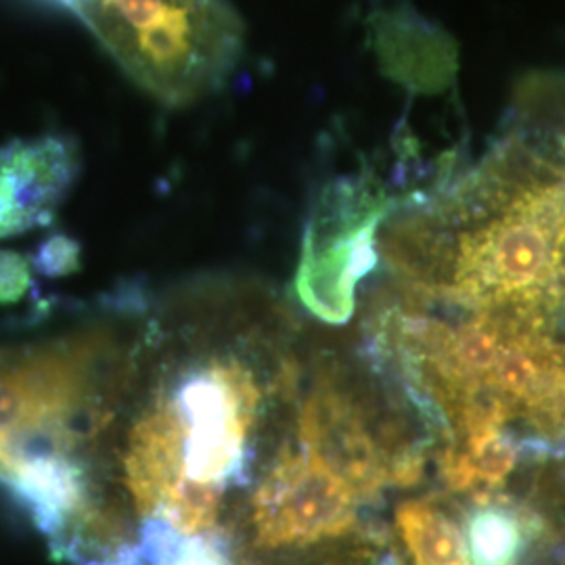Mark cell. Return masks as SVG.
Masks as SVG:
<instances>
[{
	"label": "cell",
	"mask_w": 565,
	"mask_h": 565,
	"mask_svg": "<svg viewBox=\"0 0 565 565\" xmlns=\"http://www.w3.org/2000/svg\"><path fill=\"white\" fill-rule=\"evenodd\" d=\"M32 268L18 252L0 249V303L20 302L32 287Z\"/></svg>",
	"instance_id": "cell-10"
},
{
	"label": "cell",
	"mask_w": 565,
	"mask_h": 565,
	"mask_svg": "<svg viewBox=\"0 0 565 565\" xmlns=\"http://www.w3.org/2000/svg\"><path fill=\"white\" fill-rule=\"evenodd\" d=\"M390 207L369 179H343L324 191L303 233L296 279L303 303L324 321L350 319L354 287L377 264V235Z\"/></svg>",
	"instance_id": "cell-3"
},
{
	"label": "cell",
	"mask_w": 565,
	"mask_h": 565,
	"mask_svg": "<svg viewBox=\"0 0 565 565\" xmlns=\"http://www.w3.org/2000/svg\"><path fill=\"white\" fill-rule=\"evenodd\" d=\"M72 11L158 102L181 107L218 90L245 30L228 0H76Z\"/></svg>",
	"instance_id": "cell-2"
},
{
	"label": "cell",
	"mask_w": 565,
	"mask_h": 565,
	"mask_svg": "<svg viewBox=\"0 0 565 565\" xmlns=\"http://www.w3.org/2000/svg\"><path fill=\"white\" fill-rule=\"evenodd\" d=\"M137 306L32 342L0 343V484L46 539L76 499V461L132 331Z\"/></svg>",
	"instance_id": "cell-1"
},
{
	"label": "cell",
	"mask_w": 565,
	"mask_h": 565,
	"mask_svg": "<svg viewBox=\"0 0 565 565\" xmlns=\"http://www.w3.org/2000/svg\"><path fill=\"white\" fill-rule=\"evenodd\" d=\"M32 266L49 277L74 273L81 266V245L65 235H53L39 245Z\"/></svg>",
	"instance_id": "cell-9"
},
{
	"label": "cell",
	"mask_w": 565,
	"mask_h": 565,
	"mask_svg": "<svg viewBox=\"0 0 565 565\" xmlns=\"http://www.w3.org/2000/svg\"><path fill=\"white\" fill-rule=\"evenodd\" d=\"M55 2H61V4H65V7H70V9H72L76 0H55Z\"/></svg>",
	"instance_id": "cell-11"
},
{
	"label": "cell",
	"mask_w": 565,
	"mask_h": 565,
	"mask_svg": "<svg viewBox=\"0 0 565 565\" xmlns=\"http://www.w3.org/2000/svg\"><path fill=\"white\" fill-rule=\"evenodd\" d=\"M81 168L78 142L63 135L0 145V242L53 223Z\"/></svg>",
	"instance_id": "cell-5"
},
{
	"label": "cell",
	"mask_w": 565,
	"mask_h": 565,
	"mask_svg": "<svg viewBox=\"0 0 565 565\" xmlns=\"http://www.w3.org/2000/svg\"><path fill=\"white\" fill-rule=\"evenodd\" d=\"M359 494L308 452L281 455L252 494V532L264 548L308 545L345 534Z\"/></svg>",
	"instance_id": "cell-4"
},
{
	"label": "cell",
	"mask_w": 565,
	"mask_h": 565,
	"mask_svg": "<svg viewBox=\"0 0 565 565\" xmlns=\"http://www.w3.org/2000/svg\"><path fill=\"white\" fill-rule=\"evenodd\" d=\"M303 452L340 476L359 497H369L394 478L354 404L323 390L302 413Z\"/></svg>",
	"instance_id": "cell-6"
},
{
	"label": "cell",
	"mask_w": 565,
	"mask_h": 565,
	"mask_svg": "<svg viewBox=\"0 0 565 565\" xmlns=\"http://www.w3.org/2000/svg\"><path fill=\"white\" fill-rule=\"evenodd\" d=\"M522 515L503 505L478 507L467 520V555L471 565H515L525 546Z\"/></svg>",
	"instance_id": "cell-8"
},
{
	"label": "cell",
	"mask_w": 565,
	"mask_h": 565,
	"mask_svg": "<svg viewBox=\"0 0 565 565\" xmlns=\"http://www.w3.org/2000/svg\"><path fill=\"white\" fill-rule=\"evenodd\" d=\"M396 520L415 565H471L459 530L438 509L406 503Z\"/></svg>",
	"instance_id": "cell-7"
}]
</instances>
